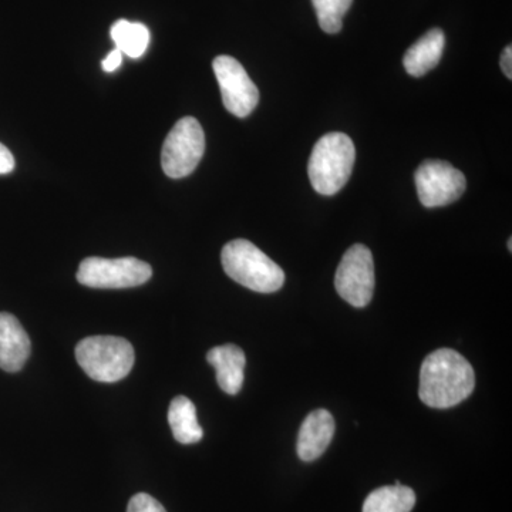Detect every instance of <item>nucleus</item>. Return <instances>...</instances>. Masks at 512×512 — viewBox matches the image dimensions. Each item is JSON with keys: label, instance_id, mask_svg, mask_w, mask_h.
Wrapping results in <instances>:
<instances>
[{"label": "nucleus", "instance_id": "obj_1", "mask_svg": "<svg viewBox=\"0 0 512 512\" xmlns=\"http://www.w3.org/2000/svg\"><path fill=\"white\" fill-rule=\"evenodd\" d=\"M476 387L473 366L453 349H439L424 359L420 370L421 402L433 409H450L467 399Z\"/></svg>", "mask_w": 512, "mask_h": 512}, {"label": "nucleus", "instance_id": "obj_2", "mask_svg": "<svg viewBox=\"0 0 512 512\" xmlns=\"http://www.w3.org/2000/svg\"><path fill=\"white\" fill-rule=\"evenodd\" d=\"M222 268L239 285L259 293H274L285 284L281 266L247 239L228 242L221 252Z\"/></svg>", "mask_w": 512, "mask_h": 512}, {"label": "nucleus", "instance_id": "obj_3", "mask_svg": "<svg viewBox=\"0 0 512 512\" xmlns=\"http://www.w3.org/2000/svg\"><path fill=\"white\" fill-rule=\"evenodd\" d=\"M356 148L343 133H329L313 147L308 174L313 190L320 195L338 194L352 175Z\"/></svg>", "mask_w": 512, "mask_h": 512}, {"label": "nucleus", "instance_id": "obj_4", "mask_svg": "<svg viewBox=\"0 0 512 512\" xmlns=\"http://www.w3.org/2000/svg\"><path fill=\"white\" fill-rule=\"evenodd\" d=\"M76 359L86 375L96 382L116 383L134 366V348L117 336H90L76 346Z\"/></svg>", "mask_w": 512, "mask_h": 512}, {"label": "nucleus", "instance_id": "obj_5", "mask_svg": "<svg viewBox=\"0 0 512 512\" xmlns=\"http://www.w3.org/2000/svg\"><path fill=\"white\" fill-rule=\"evenodd\" d=\"M153 276L147 262L137 258L83 259L77 271V281L94 289H126L146 284Z\"/></svg>", "mask_w": 512, "mask_h": 512}, {"label": "nucleus", "instance_id": "obj_6", "mask_svg": "<svg viewBox=\"0 0 512 512\" xmlns=\"http://www.w3.org/2000/svg\"><path fill=\"white\" fill-rule=\"evenodd\" d=\"M205 151V134L194 117H184L173 127L163 144L161 167L170 178H184L200 164Z\"/></svg>", "mask_w": 512, "mask_h": 512}, {"label": "nucleus", "instance_id": "obj_7", "mask_svg": "<svg viewBox=\"0 0 512 512\" xmlns=\"http://www.w3.org/2000/svg\"><path fill=\"white\" fill-rule=\"evenodd\" d=\"M335 288L355 308L369 305L375 291V264L369 248L356 244L345 252L336 271Z\"/></svg>", "mask_w": 512, "mask_h": 512}, {"label": "nucleus", "instance_id": "obj_8", "mask_svg": "<svg viewBox=\"0 0 512 512\" xmlns=\"http://www.w3.org/2000/svg\"><path fill=\"white\" fill-rule=\"evenodd\" d=\"M417 194L426 208L446 207L456 202L467 188L464 174L450 163L427 160L414 174Z\"/></svg>", "mask_w": 512, "mask_h": 512}, {"label": "nucleus", "instance_id": "obj_9", "mask_svg": "<svg viewBox=\"0 0 512 512\" xmlns=\"http://www.w3.org/2000/svg\"><path fill=\"white\" fill-rule=\"evenodd\" d=\"M212 67L220 84L225 109L239 119L248 117L258 106L259 92L242 64L234 57L218 56Z\"/></svg>", "mask_w": 512, "mask_h": 512}, {"label": "nucleus", "instance_id": "obj_10", "mask_svg": "<svg viewBox=\"0 0 512 512\" xmlns=\"http://www.w3.org/2000/svg\"><path fill=\"white\" fill-rule=\"evenodd\" d=\"M30 339L16 316L0 312V369L16 373L30 356Z\"/></svg>", "mask_w": 512, "mask_h": 512}, {"label": "nucleus", "instance_id": "obj_11", "mask_svg": "<svg viewBox=\"0 0 512 512\" xmlns=\"http://www.w3.org/2000/svg\"><path fill=\"white\" fill-rule=\"evenodd\" d=\"M336 424L332 414L325 409L315 410L303 421L298 437V456L302 461L318 460L335 434Z\"/></svg>", "mask_w": 512, "mask_h": 512}, {"label": "nucleus", "instance_id": "obj_12", "mask_svg": "<svg viewBox=\"0 0 512 512\" xmlns=\"http://www.w3.org/2000/svg\"><path fill=\"white\" fill-rule=\"evenodd\" d=\"M207 360L217 370V382L222 392L231 396L241 392L247 365L244 350L235 345L217 346L207 353Z\"/></svg>", "mask_w": 512, "mask_h": 512}, {"label": "nucleus", "instance_id": "obj_13", "mask_svg": "<svg viewBox=\"0 0 512 512\" xmlns=\"http://www.w3.org/2000/svg\"><path fill=\"white\" fill-rule=\"evenodd\" d=\"M444 45H446V35L443 30L437 28L429 30L404 53V69L410 76H424L439 64Z\"/></svg>", "mask_w": 512, "mask_h": 512}, {"label": "nucleus", "instance_id": "obj_14", "mask_svg": "<svg viewBox=\"0 0 512 512\" xmlns=\"http://www.w3.org/2000/svg\"><path fill=\"white\" fill-rule=\"evenodd\" d=\"M168 423L178 443L195 444L204 437V430L198 423L197 409L188 397L178 396L171 402Z\"/></svg>", "mask_w": 512, "mask_h": 512}, {"label": "nucleus", "instance_id": "obj_15", "mask_svg": "<svg viewBox=\"0 0 512 512\" xmlns=\"http://www.w3.org/2000/svg\"><path fill=\"white\" fill-rule=\"evenodd\" d=\"M416 493L406 485H386L367 495L363 512H412Z\"/></svg>", "mask_w": 512, "mask_h": 512}, {"label": "nucleus", "instance_id": "obj_16", "mask_svg": "<svg viewBox=\"0 0 512 512\" xmlns=\"http://www.w3.org/2000/svg\"><path fill=\"white\" fill-rule=\"evenodd\" d=\"M111 39L116 43V49L123 55L138 59L147 52L150 45V30L143 23L117 20L110 30Z\"/></svg>", "mask_w": 512, "mask_h": 512}, {"label": "nucleus", "instance_id": "obj_17", "mask_svg": "<svg viewBox=\"0 0 512 512\" xmlns=\"http://www.w3.org/2000/svg\"><path fill=\"white\" fill-rule=\"evenodd\" d=\"M353 0H312L323 32L336 35L343 28V18L349 12Z\"/></svg>", "mask_w": 512, "mask_h": 512}, {"label": "nucleus", "instance_id": "obj_18", "mask_svg": "<svg viewBox=\"0 0 512 512\" xmlns=\"http://www.w3.org/2000/svg\"><path fill=\"white\" fill-rule=\"evenodd\" d=\"M127 512H167L150 494L138 493L128 503Z\"/></svg>", "mask_w": 512, "mask_h": 512}, {"label": "nucleus", "instance_id": "obj_19", "mask_svg": "<svg viewBox=\"0 0 512 512\" xmlns=\"http://www.w3.org/2000/svg\"><path fill=\"white\" fill-rule=\"evenodd\" d=\"M15 157L8 147L0 143V175L12 173L15 170Z\"/></svg>", "mask_w": 512, "mask_h": 512}, {"label": "nucleus", "instance_id": "obj_20", "mask_svg": "<svg viewBox=\"0 0 512 512\" xmlns=\"http://www.w3.org/2000/svg\"><path fill=\"white\" fill-rule=\"evenodd\" d=\"M121 62H123V53L120 50L114 49L113 52L109 53V56L101 62L103 70L106 73H113L119 69Z\"/></svg>", "mask_w": 512, "mask_h": 512}, {"label": "nucleus", "instance_id": "obj_21", "mask_svg": "<svg viewBox=\"0 0 512 512\" xmlns=\"http://www.w3.org/2000/svg\"><path fill=\"white\" fill-rule=\"evenodd\" d=\"M501 69L508 79L512 77V47L507 46L504 49L503 56H501Z\"/></svg>", "mask_w": 512, "mask_h": 512}, {"label": "nucleus", "instance_id": "obj_22", "mask_svg": "<svg viewBox=\"0 0 512 512\" xmlns=\"http://www.w3.org/2000/svg\"><path fill=\"white\" fill-rule=\"evenodd\" d=\"M508 249H510V252L512 251V241L510 239V241H508Z\"/></svg>", "mask_w": 512, "mask_h": 512}]
</instances>
